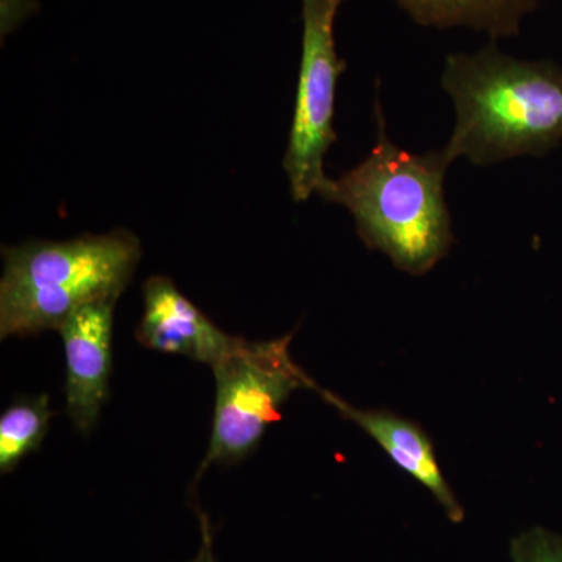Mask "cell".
<instances>
[{"label":"cell","instance_id":"cell-1","mask_svg":"<svg viewBox=\"0 0 562 562\" xmlns=\"http://www.w3.org/2000/svg\"><path fill=\"white\" fill-rule=\"evenodd\" d=\"M376 139L368 157L317 190L324 201L350 211L369 250L386 255L398 271L425 276L454 244L446 199V150L414 154L390 138L382 102L375 98Z\"/></svg>","mask_w":562,"mask_h":562},{"label":"cell","instance_id":"cell-2","mask_svg":"<svg viewBox=\"0 0 562 562\" xmlns=\"http://www.w3.org/2000/svg\"><path fill=\"white\" fill-rule=\"evenodd\" d=\"M442 90L454 106L447 157L491 166L517 157L542 158L562 143V66L520 60L497 43L473 54H450Z\"/></svg>","mask_w":562,"mask_h":562},{"label":"cell","instance_id":"cell-3","mask_svg":"<svg viewBox=\"0 0 562 562\" xmlns=\"http://www.w3.org/2000/svg\"><path fill=\"white\" fill-rule=\"evenodd\" d=\"M0 338L58 330L85 305L117 302L140 258L133 233L113 231L69 241L31 239L3 247Z\"/></svg>","mask_w":562,"mask_h":562},{"label":"cell","instance_id":"cell-4","mask_svg":"<svg viewBox=\"0 0 562 562\" xmlns=\"http://www.w3.org/2000/svg\"><path fill=\"white\" fill-rule=\"evenodd\" d=\"M292 335L266 342L241 338L216 364L213 431L201 479L210 465L238 464L260 446L266 430L281 420V406L295 391L314 390L308 373L291 358Z\"/></svg>","mask_w":562,"mask_h":562},{"label":"cell","instance_id":"cell-5","mask_svg":"<svg viewBox=\"0 0 562 562\" xmlns=\"http://www.w3.org/2000/svg\"><path fill=\"white\" fill-rule=\"evenodd\" d=\"M344 0H302V58L283 169L294 202L317 194L328 179L325 155L338 140L336 87L347 61L336 52L335 21Z\"/></svg>","mask_w":562,"mask_h":562},{"label":"cell","instance_id":"cell-6","mask_svg":"<svg viewBox=\"0 0 562 562\" xmlns=\"http://www.w3.org/2000/svg\"><path fill=\"white\" fill-rule=\"evenodd\" d=\"M114 305L116 302L81 306L58 328L66 357V413L83 435L98 424L110 397Z\"/></svg>","mask_w":562,"mask_h":562},{"label":"cell","instance_id":"cell-7","mask_svg":"<svg viewBox=\"0 0 562 562\" xmlns=\"http://www.w3.org/2000/svg\"><path fill=\"white\" fill-rule=\"evenodd\" d=\"M143 292L144 313L136 328L140 346L214 366L241 341L222 331L168 277H150Z\"/></svg>","mask_w":562,"mask_h":562},{"label":"cell","instance_id":"cell-8","mask_svg":"<svg viewBox=\"0 0 562 562\" xmlns=\"http://www.w3.org/2000/svg\"><path fill=\"white\" fill-rule=\"evenodd\" d=\"M313 391L342 417L368 432L395 465L430 492L453 524L464 520V508L447 483L436 458L435 446L420 425L384 409L357 408L335 392L324 390L317 384H314Z\"/></svg>","mask_w":562,"mask_h":562},{"label":"cell","instance_id":"cell-9","mask_svg":"<svg viewBox=\"0 0 562 562\" xmlns=\"http://www.w3.org/2000/svg\"><path fill=\"white\" fill-rule=\"evenodd\" d=\"M541 0H394L422 27H464L486 33L491 41L513 38Z\"/></svg>","mask_w":562,"mask_h":562},{"label":"cell","instance_id":"cell-10","mask_svg":"<svg viewBox=\"0 0 562 562\" xmlns=\"http://www.w3.org/2000/svg\"><path fill=\"white\" fill-rule=\"evenodd\" d=\"M54 417L49 395L16 398L0 416V472L11 473L29 454L38 452Z\"/></svg>","mask_w":562,"mask_h":562},{"label":"cell","instance_id":"cell-11","mask_svg":"<svg viewBox=\"0 0 562 562\" xmlns=\"http://www.w3.org/2000/svg\"><path fill=\"white\" fill-rule=\"evenodd\" d=\"M512 562H562V535L532 527L512 539Z\"/></svg>","mask_w":562,"mask_h":562},{"label":"cell","instance_id":"cell-12","mask_svg":"<svg viewBox=\"0 0 562 562\" xmlns=\"http://www.w3.org/2000/svg\"><path fill=\"white\" fill-rule=\"evenodd\" d=\"M195 562H213V560H211V552H210L209 543H206V546L203 547L201 558H199V560Z\"/></svg>","mask_w":562,"mask_h":562}]
</instances>
